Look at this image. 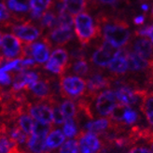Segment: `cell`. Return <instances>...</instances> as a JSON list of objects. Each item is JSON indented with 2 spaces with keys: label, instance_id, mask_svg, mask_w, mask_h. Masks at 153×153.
<instances>
[{
  "label": "cell",
  "instance_id": "1",
  "mask_svg": "<svg viewBox=\"0 0 153 153\" xmlns=\"http://www.w3.org/2000/svg\"><path fill=\"white\" fill-rule=\"evenodd\" d=\"M95 22L100 27L103 40L108 41L114 47L123 49L131 41L130 25L125 19L101 12L97 14Z\"/></svg>",
  "mask_w": 153,
  "mask_h": 153
},
{
  "label": "cell",
  "instance_id": "2",
  "mask_svg": "<svg viewBox=\"0 0 153 153\" xmlns=\"http://www.w3.org/2000/svg\"><path fill=\"white\" fill-rule=\"evenodd\" d=\"M75 35L82 47H86L91 41L101 37V30L94 22L93 17L84 11L74 17Z\"/></svg>",
  "mask_w": 153,
  "mask_h": 153
},
{
  "label": "cell",
  "instance_id": "3",
  "mask_svg": "<svg viewBox=\"0 0 153 153\" xmlns=\"http://www.w3.org/2000/svg\"><path fill=\"white\" fill-rule=\"evenodd\" d=\"M91 103V108L94 117H109L117 105V98L113 90L108 89L99 91L96 94H85Z\"/></svg>",
  "mask_w": 153,
  "mask_h": 153
},
{
  "label": "cell",
  "instance_id": "4",
  "mask_svg": "<svg viewBox=\"0 0 153 153\" xmlns=\"http://www.w3.org/2000/svg\"><path fill=\"white\" fill-rule=\"evenodd\" d=\"M59 94L64 99L76 100L86 94L87 82L81 76L74 75H63L59 76Z\"/></svg>",
  "mask_w": 153,
  "mask_h": 153
},
{
  "label": "cell",
  "instance_id": "5",
  "mask_svg": "<svg viewBox=\"0 0 153 153\" xmlns=\"http://www.w3.org/2000/svg\"><path fill=\"white\" fill-rule=\"evenodd\" d=\"M120 49L114 47L110 43L105 40H102L101 43L97 45L96 49L91 53L90 62L96 70H101L103 68L108 67L114 57L117 55Z\"/></svg>",
  "mask_w": 153,
  "mask_h": 153
},
{
  "label": "cell",
  "instance_id": "6",
  "mask_svg": "<svg viewBox=\"0 0 153 153\" xmlns=\"http://www.w3.org/2000/svg\"><path fill=\"white\" fill-rule=\"evenodd\" d=\"M10 29L14 36L26 45L32 44L43 34L42 29L30 19L22 22H16L11 25Z\"/></svg>",
  "mask_w": 153,
  "mask_h": 153
},
{
  "label": "cell",
  "instance_id": "7",
  "mask_svg": "<svg viewBox=\"0 0 153 153\" xmlns=\"http://www.w3.org/2000/svg\"><path fill=\"white\" fill-rule=\"evenodd\" d=\"M76 139L79 141V153H103L105 142L97 134L80 130Z\"/></svg>",
  "mask_w": 153,
  "mask_h": 153
},
{
  "label": "cell",
  "instance_id": "8",
  "mask_svg": "<svg viewBox=\"0 0 153 153\" xmlns=\"http://www.w3.org/2000/svg\"><path fill=\"white\" fill-rule=\"evenodd\" d=\"M2 54L10 61L24 58V43L12 34H3L1 46Z\"/></svg>",
  "mask_w": 153,
  "mask_h": 153
},
{
  "label": "cell",
  "instance_id": "9",
  "mask_svg": "<svg viewBox=\"0 0 153 153\" xmlns=\"http://www.w3.org/2000/svg\"><path fill=\"white\" fill-rule=\"evenodd\" d=\"M114 79L110 75H105L101 70H93L87 76V94H96L99 91L112 87Z\"/></svg>",
  "mask_w": 153,
  "mask_h": 153
},
{
  "label": "cell",
  "instance_id": "10",
  "mask_svg": "<svg viewBox=\"0 0 153 153\" xmlns=\"http://www.w3.org/2000/svg\"><path fill=\"white\" fill-rule=\"evenodd\" d=\"M41 38L51 48H61L73 40L74 34L72 27H56L49 31Z\"/></svg>",
  "mask_w": 153,
  "mask_h": 153
},
{
  "label": "cell",
  "instance_id": "11",
  "mask_svg": "<svg viewBox=\"0 0 153 153\" xmlns=\"http://www.w3.org/2000/svg\"><path fill=\"white\" fill-rule=\"evenodd\" d=\"M25 110L34 120L47 124H52V108L49 103L27 101Z\"/></svg>",
  "mask_w": 153,
  "mask_h": 153
},
{
  "label": "cell",
  "instance_id": "12",
  "mask_svg": "<svg viewBox=\"0 0 153 153\" xmlns=\"http://www.w3.org/2000/svg\"><path fill=\"white\" fill-rule=\"evenodd\" d=\"M51 47L42 38L39 42H33L32 44H24V57L31 58L35 60L37 65L45 64L50 58Z\"/></svg>",
  "mask_w": 153,
  "mask_h": 153
},
{
  "label": "cell",
  "instance_id": "13",
  "mask_svg": "<svg viewBox=\"0 0 153 153\" xmlns=\"http://www.w3.org/2000/svg\"><path fill=\"white\" fill-rule=\"evenodd\" d=\"M126 49H120L117 55L108 66V72L114 79H122L128 72V63L126 59Z\"/></svg>",
  "mask_w": 153,
  "mask_h": 153
},
{
  "label": "cell",
  "instance_id": "14",
  "mask_svg": "<svg viewBox=\"0 0 153 153\" xmlns=\"http://www.w3.org/2000/svg\"><path fill=\"white\" fill-rule=\"evenodd\" d=\"M6 5L10 11L14 24L27 21L26 13L29 12L30 7L26 0H7Z\"/></svg>",
  "mask_w": 153,
  "mask_h": 153
},
{
  "label": "cell",
  "instance_id": "15",
  "mask_svg": "<svg viewBox=\"0 0 153 153\" xmlns=\"http://www.w3.org/2000/svg\"><path fill=\"white\" fill-rule=\"evenodd\" d=\"M55 0H30L29 1V17L30 20L39 21L43 14L52 10Z\"/></svg>",
  "mask_w": 153,
  "mask_h": 153
},
{
  "label": "cell",
  "instance_id": "16",
  "mask_svg": "<svg viewBox=\"0 0 153 153\" xmlns=\"http://www.w3.org/2000/svg\"><path fill=\"white\" fill-rule=\"evenodd\" d=\"M129 51L136 53L137 55L148 61L153 59V44L147 37L135 38L131 45V50Z\"/></svg>",
  "mask_w": 153,
  "mask_h": 153
},
{
  "label": "cell",
  "instance_id": "17",
  "mask_svg": "<svg viewBox=\"0 0 153 153\" xmlns=\"http://www.w3.org/2000/svg\"><path fill=\"white\" fill-rule=\"evenodd\" d=\"M126 59L128 63V70L133 73H141L146 72L147 74L149 72L150 64L149 61L140 57L136 53L126 49Z\"/></svg>",
  "mask_w": 153,
  "mask_h": 153
},
{
  "label": "cell",
  "instance_id": "18",
  "mask_svg": "<svg viewBox=\"0 0 153 153\" xmlns=\"http://www.w3.org/2000/svg\"><path fill=\"white\" fill-rule=\"evenodd\" d=\"M112 121L108 118H100L95 120H89L84 125V130L86 132H90L97 134L98 136H102L108 132L111 131ZM82 130V131H84Z\"/></svg>",
  "mask_w": 153,
  "mask_h": 153
},
{
  "label": "cell",
  "instance_id": "19",
  "mask_svg": "<svg viewBox=\"0 0 153 153\" xmlns=\"http://www.w3.org/2000/svg\"><path fill=\"white\" fill-rule=\"evenodd\" d=\"M50 58L54 61L55 63H57L61 67H63L65 70V72H67L70 69V66H71L70 56H69V53H68V51L65 49L56 48L55 50L52 51Z\"/></svg>",
  "mask_w": 153,
  "mask_h": 153
},
{
  "label": "cell",
  "instance_id": "20",
  "mask_svg": "<svg viewBox=\"0 0 153 153\" xmlns=\"http://www.w3.org/2000/svg\"><path fill=\"white\" fill-rule=\"evenodd\" d=\"M65 140V135L60 129L51 130L46 138V147L51 151L58 149Z\"/></svg>",
  "mask_w": 153,
  "mask_h": 153
},
{
  "label": "cell",
  "instance_id": "21",
  "mask_svg": "<svg viewBox=\"0 0 153 153\" xmlns=\"http://www.w3.org/2000/svg\"><path fill=\"white\" fill-rule=\"evenodd\" d=\"M70 69L71 72L75 74V76H81V78L82 76H88L91 73V71H93L86 58L72 61Z\"/></svg>",
  "mask_w": 153,
  "mask_h": 153
},
{
  "label": "cell",
  "instance_id": "22",
  "mask_svg": "<svg viewBox=\"0 0 153 153\" xmlns=\"http://www.w3.org/2000/svg\"><path fill=\"white\" fill-rule=\"evenodd\" d=\"M65 4L66 11L71 15H76L89 9V0H69Z\"/></svg>",
  "mask_w": 153,
  "mask_h": 153
},
{
  "label": "cell",
  "instance_id": "23",
  "mask_svg": "<svg viewBox=\"0 0 153 153\" xmlns=\"http://www.w3.org/2000/svg\"><path fill=\"white\" fill-rule=\"evenodd\" d=\"M60 108L62 110L65 119H73L76 122V119H78V106H76V103H75L74 100L65 99V101L60 104Z\"/></svg>",
  "mask_w": 153,
  "mask_h": 153
},
{
  "label": "cell",
  "instance_id": "24",
  "mask_svg": "<svg viewBox=\"0 0 153 153\" xmlns=\"http://www.w3.org/2000/svg\"><path fill=\"white\" fill-rule=\"evenodd\" d=\"M39 27L44 30H51L54 29L57 27V14L53 11L52 10L47 11L43 14V16L39 20Z\"/></svg>",
  "mask_w": 153,
  "mask_h": 153
},
{
  "label": "cell",
  "instance_id": "25",
  "mask_svg": "<svg viewBox=\"0 0 153 153\" xmlns=\"http://www.w3.org/2000/svg\"><path fill=\"white\" fill-rule=\"evenodd\" d=\"M140 116L138 112L135 109H133L131 106H127L124 113L123 117H122V124L124 126H134L137 121L139 120Z\"/></svg>",
  "mask_w": 153,
  "mask_h": 153
},
{
  "label": "cell",
  "instance_id": "26",
  "mask_svg": "<svg viewBox=\"0 0 153 153\" xmlns=\"http://www.w3.org/2000/svg\"><path fill=\"white\" fill-rule=\"evenodd\" d=\"M63 133L68 138H73V137H76L79 134V125L73 119H65V121L64 123L63 127Z\"/></svg>",
  "mask_w": 153,
  "mask_h": 153
},
{
  "label": "cell",
  "instance_id": "27",
  "mask_svg": "<svg viewBox=\"0 0 153 153\" xmlns=\"http://www.w3.org/2000/svg\"><path fill=\"white\" fill-rule=\"evenodd\" d=\"M52 108V123L55 125H62L65 121V117L60 108V103L58 99H55L54 101L51 103Z\"/></svg>",
  "mask_w": 153,
  "mask_h": 153
},
{
  "label": "cell",
  "instance_id": "28",
  "mask_svg": "<svg viewBox=\"0 0 153 153\" xmlns=\"http://www.w3.org/2000/svg\"><path fill=\"white\" fill-rule=\"evenodd\" d=\"M52 153H79V146L78 139H69L64 142L59 147V149Z\"/></svg>",
  "mask_w": 153,
  "mask_h": 153
},
{
  "label": "cell",
  "instance_id": "29",
  "mask_svg": "<svg viewBox=\"0 0 153 153\" xmlns=\"http://www.w3.org/2000/svg\"><path fill=\"white\" fill-rule=\"evenodd\" d=\"M12 25H14V22L10 11L3 2H0V25L4 28H10Z\"/></svg>",
  "mask_w": 153,
  "mask_h": 153
},
{
  "label": "cell",
  "instance_id": "30",
  "mask_svg": "<svg viewBox=\"0 0 153 153\" xmlns=\"http://www.w3.org/2000/svg\"><path fill=\"white\" fill-rule=\"evenodd\" d=\"M120 0H89V7H98V6H112L115 7Z\"/></svg>",
  "mask_w": 153,
  "mask_h": 153
},
{
  "label": "cell",
  "instance_id": "31",
  "mask_svg": "<svg viewBox=\"0 0 153 153\" xmlns=\"http://www.w3.org/2000/svg\"><path fill=\"white\" fill-rule=\"evenodd\" d=\"M13 80V74L12 72H4L0 70V85L2 86H9Z\"/></svg>",
  "mask_w": 153,
  "mask_h": 153
},
{
  "label": "cell",
  "instance_id": "32",
  "mask_svg": "<svg viewBox=\"0 0 153 153\" xmlns=\"http://www.w3.org/2000/svg\"><path fill=\"white\" fill-rule=\"evenodd\" d=\"M127 153H153V151L149 147L133 146L132 148H130Z\"/></svg>",
  "mask_w": 153,
  "mask_h": 153
},
{
  "label": "cell",
  "instance_id": "33",
  "mask_svg": "<svg viewBox=\"0 0 153 153\" xmlns=\"http://www.w3.org/2000/svg\"><path fill=\"white\" fill-rule=\"evenodd\" d=\"M145 88L153 91V70H150L147 74V79H146V86Z\"/></svg>",
  "mask_w": 153,
  "mask_h": 153
},
{
  "label": "cell",
  "instance_id": "34",
  "mask_svg": "<svg viewBox=\"0 0 153 153\" xmlns=\"http://www.w3.org/2000/svg\"><path fill=\"white\" fill-rule=\"evenodd\" d=\"M146 22V16L145 15H138L134 18V24L135 25H142Z\"/></svg>",
  "mask_w": 153,
  "mask_h": 153
},
{
  "label": "cell",
  "instance_id": "35",
  "mask_svg": "<svg viewBox=\"0 0 153 153\" xmlns=\"http://www.w3.org/2000/svg\"><path fill=\"white\" fill-rule=\"evenodd\" d=\"M149 37L150 38V41L153 44V25H149Z\"/></svg>",
  "mask_w": 153,
  "mask_h": 153
},
{
  "label": "cell",
  "instance_id": "36",
  "mask_svg": "<svg viewBox=\"0 0 153 153\" xmlns=\"http://www.w3.org/2000/svg\"><path fill=\"white\" fill-rule=\"evenodd\" d=\"M141 10L144 11V12H147L149 10V5L148 4H142L141 5Z\"/></svg>",
  "mask_w": 153,
  "mask_h": 153
},
{
  "label": "cell",
  "instance_id": "37",
  "mask_svg": "<svg viewBox=\"0 0 153 153\" xmlns=\"http://www.w3.org/2000/svg\"><path fill=\"white\" fill-rule=\"evenodd\" d=\"M2 36H3V33H2V31H0V46H1V41H2Z\"/></svg>",
  "mask_w": 153,
  "mask_h": 153
},
{
  "label": "cell",
  "instance_id": "38",
  "mask_svg": "<svg viewBox=\"0 0 153 153\" xmlns=\"http://www.w3.org/2000/svg\"><path fill=\"white\" fill-rule=\"evenodd\" d=\"M150 19L153 20V7H152V10H151V13H150Z\"/></svg>",
  "mask_w": 153,
  "mask_h": 153
},
{
  "label": "cell",
  "instance_id": "39",
  "mask_svg": "<svg viewBox=\"0 0 153 153\" xmlns=\"http://www.w3.org/2000/svg\"><path fill=\"white\" fill-rule=\"evenodd\" d=\"M150 149H152V151H153V146H151V147H150Z\"/></svg>",
  "mask_w": 153,
  "mask_h": 153
},
{
  "label": "cell",
  "instance_id": "40",
  "mask_svg": "<svg viewBox=\"0 0 153 153\" xmlns=\"http://www.w3.org/2000/svg\"><path fill=\"white\" fill-rule=\"evenodd\" d=\"M0 153H2V150H1V149H0Z\"/></svg>",
  "mask_w": 153,
  "mask_h": 153
},
{
  "label": "cell",
  "instance_id": "41",
  "mask_svg": "<svg viewBox=\"0 0 153 153\" xmlns=\"http://www.w3.org/2000/svg\"><path fill=\"white\" fill-rule=\"evenodd\" d=\"M141 1H147V0H141Z\"/></svg>",
  "mask_w": 153,
  "mask_h": 153
}]
</instances>
